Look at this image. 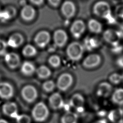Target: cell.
I'll return each mask as SVG.
<instances>
[{
    "label": "cell",
    "mask_w": 123,
    "mask_h": 123,
    "mask_svg": "<svg viewBox=\"0 0 123 123\" xmlns=\"http://www.w3.org/2000/svg\"><path fill=\"white\" fill-rule=\"evenodd\" d=\"M93 12L97 16L106 19L113 22L115 19L112 16L111 7L109 4L104 0L97 2L93 6Z\"/></svg>",
    "instance_id": "obj_1"
},
{
    "label": "cell",
    "mask_w": 123,
    "mask_h": 123,
    "mask_svg": "<svg viewBox=\"0 0 123 123\" xmlns=\"http://www.w3.org/2000/svg\"><path fill=\"white\" fill-rule=\"evenodd\" d=\"M49 110L47 105L43 102L37 103L33 107L31 114L36 122L41 123L45 121L49 116Z\"/></svg>",
    "instance_id": "obj_2"
},
{
    "label": "cell",
    "mask_w": 123,
    "mask_h": 123,
    "mask_svg": "<svg viewBox=\"0 0 123 123\" xmlns=\"http://www.w3.org/2000/svg\"><path fill=\"white\" fill-rule=\"evenodd\" d=\"M84 48L78 42H73L67 47L66 54L68 57L72 61H78L80 60L83 54Z\"/></svg>",
    "instance_id": "obj_3"
},
{
    "label": "cell",
    "mask_w": 123,
    "mask_h": 123,
    "mask_svg": "<svg viewBox=\"0 0 123 123\" xmlns=\"http://www.w3.org/2000/svg\"><path fill=\"white\" fill-rule=\"evenodd\" d=\"M73 83L72 75L67 73L61 74L57 80L56 86L58 89L62 92L67 91Z\"/></svg>",
    "instance_id": "obj_4"
},
{
    "label": "cell",
    "mask_w": 123,
    "mask_h": 123,
    "mask_svg": "<svg viewBox=\"0 0 123 123\" xmlns=\"http://www.w3.org/2000/svg\"><path fill=\"white\" fill-rule=\"evenodd\" d=\"M21 95L25 101L29 103H32L37 99L38 92L34 86L28 85L25 86L22 88Z\"/></svg>",
    "instance_id": "obj_5"
},
{
    "label": "cell",
    "mask_w": 123,
    "mask_h": 123,
    "mask_svg": "<svg viewBox=\"0 0 123 123\" xmlns=\"http://www.w3.org/2000/svg\"><path fill=\"white\" fill-rule=\"evenodd\" d=\"M51 37L50 35L47 31L43 30L37 34L34 41L36 44L40 48L46 47L49 43Z\"/></svg>",
    "instance_id": "obj_6"
},
{
    "label": "cell",
    "mask_w": 123,
    "mask_h": 123,
    "mask_svg": "<svg viewBox=\"0 0 123 123\" xmlns=\"http://www.w3.org/2000/svg\"><path fill=\"white\" fill-rule=\"evenodd\" d=\"M103 37L107 42L113 46L118 44L122 38L120 32L113 29H108L105 31Z\"/></svg>",
    "instance_id": "obj_7"
},
{
    "label": "cell",
    "mask_w": 123,
    "mask_h": 123,
    "mask_svg": "<svg viewBox=\"0 0 123 123\" xmlns=\"http://www.w3.org/2000/svg\"><path fill=\"white\" fill-rule=\"evenodd\" d=\"M85 29L86 25L85 23L81 20H77L72 24L70 31L74 37L78 38L83 34Z\"/></svg>",
    "instance_id": "obj_8"
},
{
    "label": "cell",
    "mask_w": 123,
    "mask_h": 123,
    "mask_svg": "<svg viewBox=\"0 0 123 123\" xmlns=\"http://www.w3.org/2000/svg\"><path fill=\"white\" fill-rule=\"evenodd\" d=\"M101 62V57L98 54H91L87 56L83 61V67L91 69L98 66Z\"/></svg>",
    "instance_id": "obj_9"
},
{
    "label": "cell",
    "mask_w": 123,
    "mask_h": 123,
    "mask_svg": "<svg viewBox=\"0 0 123 123\" xmlns=\"http://www.w3.org/2000/svg\"><path fill=\"white\" fill-rule=\"evenodd\" d=\"M75 10V4L70 0L64 1L61 5V12L63 15L67 19H70L74 16Z\"/></svg>",
    "instance_id": "obj_10"
},
{
    "label": "cell",
    "mask_w": 123,
    "mask_h": 123,
    "mask_svg": "<svg viewBox=\"0 0 123 123\" xmlns=\"http://www.w3.org/2000/svg\"><path fill=\"white\" fill-rule=\"evenodd\" d=\"M49 103L50 107L54 110L61 109L64 105L62 97L58 92H54L49 96Z\"/></svg>",
    "instance_id": "obj_11"
},
{
    "label": "cell",
    "mask_w": 123,
    "mask_h": 123,
    "mask_svg": "<svg viewBox=\"0 0 123 123\" xmlns=\"http://www.w3.org/2000/svg\"><path fill=\"white\" fill-rule=\"evenodd\" d=\"M3 113L11 118L16 119L19 115L16 104L14 102L8 101L5 103L2 107Z\"/></svg>",
    "instance_id": "obj_12"
},
{
    "label": "cell",
    "mask_w": 123,
    "mask_h": 123,
    "mask_svg": "<svg viewBox=\"0 0 123 123\" xmlns=\"http://www.w3.org/2000/svg\"><path fill=\"white\" fill-rule=\"evenodd\" d=\"M53 41L55 45L59 48L63 47L68 40L66 32L62 29H58L53 34Z\"/></svg>",
    "instance_id": "obj_13"
},
{
    "label": "cell",
    "mask_w": 123,
    "mask_h": 123,
    "mask_svg": "<svg viewBox=\"0 0 123 123\" xmlns=\"http://www.w3.org/2000/svg\"><path fill=\"white\" fill-rule=\"evenodd\" d=\"M4 61L11 69H15L20 64V57L14 52L6 53L4 55Z\"/></svg>",
    "instance_id": "obj_14"
},
{
    "label": "cell",
    "mask_w": 123,
    "mask_h": 123,
    "mask_svg": "<svg viewBox=\"0 0 123 123\" xmlns=\"http://www.w3.org/2000/svg\"><path fill=\"white\" fill-rule=\"evenodd\" d=\"M13 86L6 82H0V97L5 99L11 98L13 95Z\"/></svg>",
    "instance_id": "obj_15"
},
{
    "label": "cell",
    "mask_w": 123,
    "mask_h": 123,
    "mask_svg": "<svg viewBox=\"0 0 123 123\" xmlns=\"http://www.w3.org/2000/svg\"><path fill=\"white\" fill-rule=\"evenodd\" d=\"M112 87L107 82H103L99 84L97 90V94L98 96L102 98L108 97L112 93Z\"/></svg>",
    "instance_id": "obj_16"
},
{
    "label": "cell",
    "mask_w": 123,
    "mask_h": 123,
    "mask_svg": "<svg viewBox=\"0 0 123 123\" xmlns=\"http://www.w3.org/2000/svg\"><path fill=\"white\" fill-rule=\"evenodd\" d=\"M70 105L74 109L79 110L83 108L85 104V99L84 97L80 93H75L70 99Z\"/></svg>",
    "instance_id": "obj_17"
},
{
    "label": "cell",
    "mask_w": 123,
    "mask_h": 123,
    "mask_svg": "<svg viewBox=\"0 0 123 123\" xmlns=\"http://www.w3.org/2000/svg\"><path fill=\"white\" fill-rule=\"evenodd\" d=\"M22 18L27 21L32 20L36 15V11L33 7L30 5H25L21 12Z\"/></svg>",
    "instance_id": "obj_18"
},
{
    "label": "cell",
    "mask_w": 123,
    "mask_h": 123,
    "mask_svg": "<svg viewBox=\"0 0 123 123\" xmlns=\"http://www.w3.org/2000/svg\"><path fill=\"white\" fill-rule=\"evenodd\" d=\"M24 42V37L19 33L12 35L6 42L7 46L13 48H16L21 46Z\"/></svg>",
    "instance_id": "obj_19"
},
{
    "label": "cell",
    "mask_w": 123,
    "mask_h": 123,
    "mask_svg": "<svg viewBox=\"0 0 123 123\" xmlns=\"http://www.w3.org/2000/svg\"><path fill=\"white\" fill-rule=\"evenodd\" d=\"M110 121L112 123H121L123 121V111L121 109L111 110L108 115Z\"/></svg>",
    "instance_id": "obj_20"
},
{
    "label": "cell",
    "mask_w": 123,
    "mask_h": 123,
    "mask_svg": "<svg viewBox=\"0 0 123 123\" xmlns=\"http://www.w3.org/2000/svg\"><path fill=\"white\" fill-rule=\"evenodd\" d=\"M36 69L35 65L31 62L25 61L21 66V73L26 76L32 75L36 72Z\"/></svg>",
    "instance_id": "obj_21"
},
{
    "label": "cell",
    "mask_w": 123,
    "mask_h": 123,
    "mask_svg": "<svg viewBox=\"0 0 123 123\" xmlns=\"http://www.w3.org/2000/svg\"><path fill=\"white\" fill-rule=\"evenodd\" d=\"M16 13L15 9L13 7H8L0 12V21L5 22L9 20Z\"/></svg>",
    "instance_id": "obj_22"
},
{
    "label": "cell",
    "mask_w": 123,
    "mask_h": 123,
    "mask_svg": "<svg viewBox=\"0 0 123 123\" xmlns=\"http://www.w3.org/2000/svg\"><path fill=\"white\" fill-rule=\"evenodd\" d=\"M38 77L41 79H45L49 77L51 74V72L47 66L42 65L39 66L36 71Z\"/></svg>",
    "instance_id": "obj_23"
},
{
    "label": "cell",
    "mask_w": 123,
    "mask_h": 123,
    "mask_svg": "<svg viewBox=\"0 0 123 123\" xmlns=\"http://www.w3.org/2000/svg\"><path fill=\"white\" fill-rule=\"evenodd\" d=\"M87 25L89 30L91 32L95 34L100 33L102 29L101 24L95 19H90L88 22Z\"/></svg>",
    "instance_id": "obj_24"
},
{
    "label": "cell",
    "mask_w": 123,
    "mask_h": 123,
    "mask_svg": "<svg viewBox=\"0 0 123 123\" xmlns=\"http://www.w3.org/2000/svg\"><path fill=\"white\" fill-rule=\"evenodd\" d=\"M111 100L115 104L123 105V88H119L113 91L111 95Z\"/></svg>",
    "instance_id": "obj_25"
},
{
    "label": "cell",
    "mask_w": 123,
    "mask_h": 123,
    "mask_svg": "<svg viewBox=\"0 0 123 123\" xmlns=\"http://www.w3.org/2000/svg\"><path fill=\"white\" fill-rule=\"evenodd\" d=\"M78 116L77 114L72 111H67L62 117L61 123H77Z\"/></svg>",
    "instance_id": "obj_26"
},
{
    "label": "cell",
    "mask_w": 123,
    "mask_h": 123,
    "mask_svg": "<svg viewBox=\"0 0 123 123\" xmlns=\"http://www.w3.org/2000/svg\"><path fill=\"white\" fill-rule=\"evenodd\" d=\"M85 47L87 50H92L97 48L99 45L98 40L94 37H88L85 40Z\"/></svg>",
    "instance_id": "obj_27"
},
{
    "label": "cell",
    "mask_w": 123,
    "mask_h": 123,
    "mask_svg": "<svg viewBox=\"0 0 123 123\" xmlns=\"http://www.w3.org/2000/svg\"><path fill=\"white\" fill-rule=\"evenodd\" d=\"M22 53L25 57H33L37 54V50L34 46L31 44H27L23 49Z\"/></svg>",
    "instance_id": "obj_28"
},
{
    "label": "cell",
    "mask_w": 123,
    "mask_h": 123,
    "mask_svg": "<svg viewBox=\"0 0 123 123\" xmlns=\"http://www.w3.org/2000/svg\"><path fill=\"white\" fill-rule=\"evenodd\" d=\"M56 84L52 80H47L43 83L42 85V87L43 90L47 93H50L52 92L55 87Z\"/></svg>",
    "instance_id": "obj_29"
},
{
    "label": "cell",
    "mask_w": 123,
    "mask_h": 123,
    "mask_svg": "<svg viewBox=\"0 0 123 123\" xmlns=\"http://www.w3.org/2000/svg\"><path fill=\"white\" fill-rule=\"evenodd\" d=\"M48 62L51 67L53 68H57L61 65V58L57 55H51L48 59Z\"/></svg>",
    "instance_id": "obj_30"
},
{
    "label": "cell",
    "mask_w": 123,
    "mask_h": 123,
    "mask_svg": "<svg viewBox=\"0 0 123 123\" xmlns=\"http://www.w3.org/2000/svg\"><path fill=\"white\" fill-rule=\"evenodd\" d=\"M109 79L112 84L117 85L122 81V76L118 73H113L110 75Z\"/></svg>",
    "instance_id": "obj_31"
},
{
    "label": "cell",
    "mask_w": 123,
    "mask_h": 123,
    "mask_svg": "<svg viewBox=\"0 0 123 123\" xmlns=\"http://www.w3.org/2000/svg\"><path fill=\"white\" fill-rule=\"evenodd\" d=\"M17 123H31V118L27 114H19L16 118Z\"/></svg>",
    "instance_id": "obj_32"
},
{
    "label": "cell",
    "mask_w": 123,
    "mask_h": 123,
    "mask_svg": "<svg viewBox=\"0 0 123 123\" xmlns=\"http://www.w3.org/2000/svg\"><path fill=\"white\" fill-rule=\"evenodd\" d=\"M8 47L6 42L0 39V55H4L6 52V48Z\"/></svg>",
    "instance_id": "obj_33"
},
{
    "label": "cell",
    "mask_w": 123,
    "mask_h": 123,
    "mask_svg": "<svg viewBox=\"0 0 123 123\" xmlns=\"http://www.w3.org/2000/svg\"><path fill=\"white\" fill-rule=\"evenodd\" d=\"M115 12L118 17L123 19V4L119 5L116 7Z\"/></svg>",
    "instance_id": "obj_34"
},
{
    "label": "cell",
    "mask_w": 123,
    "mask_h": 123,
    "mask_svg": "<svg viewBox=\"0 0 123 123\" xmlns=\"http://www.w3.org/2000/svg\"><path fill=\"white\" fill-rule=\"evenodd\" d=\"M116 63L120 67L123 68V55L120 56L117 59Z\"/></svg>",
    "instance_id": "obj_35"
},
{
    "label": "cell",
    "mask_w": 123,
    "mask_h": 123,
    "mask_svg": "<svg viewBox=\"0 0 123 123\" xmlns=\"http://www.w3.org/2000/svg\"><path fill=\"white\" fill-rule=\"evenodd\" d=\"M48 0L50 4L54 7L58 6L60 4L61 1V0Z\"/></svg>",
    "instance_id": "obj_36"
},
{
    "label": "cell",
    "mask_w": 123,
    "mask_h": 123,
    "mask_svg": "<svg viewBox=\"0 0 123 123\" xmlns=\"http://www.w3.org/2000/svg\"><path fill=\"white\" fill-rule=\"evenodd\" d=\"M30 1L33 4L37 6L41 5L44 2V0H30Z\"/></svg>",
    "instance_id": "obj_37"
},
{
    "label": "cell",
    "mask_w": 123,
    "mask_h": 123,
    "mask_svg": "<svg viewBox=\"0 0 123 123\" xmlns=\"http://www.w3.org/2000/svg\"><path fill=\"white\" fill-rule=\"evenodd\" d=\"M94 123H108L105 120H98V121H96Z\"/></svg>",
    "instance_id": "obj_38"
},
{
    "label": "cell",
    "mask_w": 123,
    "mask_h": 123,
    "mask_svg": "<svg viewBox=\"0 0 123 123\" xmlns=\"http://www.w3.org/2000/svg\"><path fill=\"white\" fill-rule=\"evenodd\" d=\"M0 123H9L7 121H6L5 119H0Z\"/></svg>",
    "instance_id": "obj_39"
},
{
    "label": "cell",
    "mask_w": 123,
    "mask_h": 123,
    "mask_svg": "<svg viewBox=\"0 0 123 123\" xmlns=\"http://www.w3.org/2000/svg\"><path fill=\"white\" fill-rule=\"evenodd\" d=\"M122 81H123V74H122Z\"/></svg>",
    "instance_id": "obj_40"
},
{
    "label": "cell",
    "mask_w": 123,
    "mask_h": 123,
    "mask_svg": "<svg viewBox=\"0 0 123 123\" xmlns=\"http://www.w3.org/2000/svg\"><path fill=\"white\" fill-rule=\"evenodd\" d=\"M0 11H1V9H0Z\"/></svg>",
    "instance_id": "obj_41"
},
{
    "label": "cell",
    "mask_w": 123,
    "mask_h": 123,
    "mask_svg": "<svg viewBox=\"0 0 123 123\" xmlns=\"http://www.w3.org/2000/svg\"><path fill=\"white\" fill-rule=\"evenodd\" d=\"M122 110H123V109H122Z\"/></svg>",
    "instance_id": "obj_42"
},
{
    "label": "cell",
    "mask_w": 123,
    "mask_h": 123,
    "mask_svg": "<svg viewBox=\"0 0 123 123\" xmlns=\"http://www.w3.org/2000/svg\"></svg>",
    "instance_id": "obj_43"
}]
</instances>
